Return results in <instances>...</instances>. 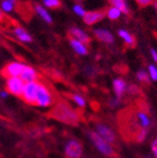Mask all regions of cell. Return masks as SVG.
<instances>
[{
    "label": "cell",
    "instance_id": "19",
    "mask_svg": "<svg viewBox=\"0 0 157 158\" xmlns=\"http://www.w3.org/2000/svg\"><path fill=\"white\" fill-rule=\"evenodd\" d=\"M106 15H108V18L110 20H116L120 17L121 11L119 9H117V8L112 7V8H110V9H108V11H106Z\"/></svg>",
    "mask_w": 157,
    "mask_h": 158
},
{
    "label": "cell",
    "instance_id": "9",
    "mask_svg": "<svg viewBox=\"0 0 157 158\" xmlns=\"http://www.w3.org/2000/svg\"><path fill=\"white\" fill-rule=\"evenodd\" d=\"M104 17H106V11H103V10L89 11V12H86V15H83V21L88 25H92L98 22V21H100V20H102Z\"/></svg>",
    "mask_w": 157,
    "mask_h": 158
},
{
    "label": "cell",
    "instance_id": "10",
    "mask_svg": "<svg viewBox=\"0 0 157 158\" xmlns=\"http://www.w3.org/2000/svg\"><path fill=\"white\" fill-rule=\"evenodd\" d=\"M20 78L22 79L23 81L27 84V82H32V81H36L37 79V73L35 72L32 67L30 66H25V68L23 69L22 74L20 75Z\"/></svg>",
    "mask_w": 157,
    "mask_h": 158
},
{
    "label": "cell",
    "instance_id": "26",
    "mask_svg": "<svg viewBox=\"0 0 157 158\" xmlns=\"http://www.w3.org/2000/svg\"><path fill=\"white\" fill-rule=\"evenodd\" d=\"M136 2H138L141 7H146V6L154 2V0H136Z\"/></svg>",
    "mask_w": 157,
    "mask_h": 158
},
{
    "label": "cell",
    "instance_id": "1",
    "mask_svg": "<svg viewBox=\"0 0 157 158\" xmlns=\"http://www.w3.org/2000/svg\"><path fill=\"white\" fill-rule=\"evenodd\" d=\"M49 113L55 120H58V121L69 124V125H77L80 120L77 111H75L74 109L65 101H61L55 104V106Z\"/></svg>",
    "mask_w": 157,
    "mask_h": 158
},
{
    "label": "cell",
    "instance_id": "6",
    "mask_svg": "<svg viewBox=\"0 0 157 158\" xmlns=\"http://www.w3.org/2000/svg\"><path fill=\"white\" fill-rule=\"evenodd\" d=\"M27 65L22 64L19 62H11L5 66L2 69V76L7 77V78H11V77H20V75L22 74L23 69L25 68Z\"/></svg>",
    "mask_w": 157,
    "mask_h": 158
},
{
    "label": "cell",
    "instance_id": "17",
    "mask_svg": "<svg viewBox=\"0 0 157 158\" xmlns=\"http://www.w3.org/2000/svg\"><path fill=\"white\" fill-rule=\"evenodd\" d=\"M110 3L112 5V7L117 8L123 13H129V8L126 6V2L125 0H109Z\"/></svg>",
    "mask_w": 157,
    "mask_h": 158
},
{
    "label": "cell",
    "instance_id": "21",
    "mask_svg": "<svg viewBox=\"0 0 157 158\" xmlns=\"http://www.w3.org/2000/svg\"><path fill=\"white\" fill-rule=\"evenodd\" d=\"M43 2H44V5L46 6V7L54 8V9L59 8L62 6V3H61V1H59V0H44Z\"/></svg>",
    "mask_w": 157,
    "mask_h": 158
},
{
    "label": "cell",
    "instance_id": "28",
    "mask_svg": "<svg viewBox=\"0 0 157 158\" xmlns=\"http://www.w3.org/2000/svg\"><path fill=\"white\" fill-rule=\"evenodd\" d=\"M151 55H152L153 59L157 63V52L155 51V49H151Z\"/></svg>",
    "mask_w": 157,
    "mask_h": 158
},
{
    "label": "cell",
    "instance_id": "30",
    "mask_svg": "<svg viewBox=\"0 0 157 158\" xmlns=\"http://www.w3.org/2000/svg\"><path fill=\"white\" fill-rule=\"evenodd\" d=\"M0 97H2V98H6V97H7V92H0Z\"/></svg>",
    "mask_w": 157,
    "mask_h": 158
},
{
    "label": "cell",
    "instance_id": "29",
    "mask_svg": "<svg viewBox=\"0 0 157 158\" xmlns=\"http://www.w3.org/2000/svg\"><path fill=\"white\" fill-rule=\"evenodd\" d=\"M5 19H6V15L2 13V11L0 10V22H3L5 21Z\"/></svg>",
    "mask_w": 157,
    "mask_h": 158
},
{
    "label": "cell",
    "instance_id": "15",
    "mask_svg": "<svg viewBox=\"0 0 157 158\" xmlns=\"http://www.w3.org/2000/svg\"><path fill=\"white\" fill-rule=\"evenodd\" d=\"M15 36H17L20 41H22V42H31V41H32L31 35H30L24 29H22V27H15Z\"/></svg>",
    "mask_w": 157,
    "mask_h": 158
},
{
    "label": "cell",
    "instance_id": "31",
    "mask_svg": "<svg viewBox=\"0 0 157 158\" xmlns=\"http://www.w3.org/2000/svg\"><path fill=\"white\" fill-rule=\"evenodd\" d=\"M6 1H10V2H12V3L15 2V0H6Z\"/></svg>",
    "mask_w": 157,
    "mask_h": 158
},
{
    "label": "cell",
    "instance_id": "4",
    "mask_svg": "<svg viewBox=\"0 0 157 158\" xmlns=\"http://www.w3.org/2000/svg\"><path fill=\"white\" fill-rule=\"evenodd\" d=\"M40 82L32 81V82H27L24 85V89L22 92V99L27 103L29 104H34L35 106V99H36L37 89H39Z\"/></svg>",
    "mask_w": 157,
    "mask_h": 158
},
{
    "label": "cell",
    "instance_id": "2",
    "mask_svg": "<svg viewBox=\"0 0 157 158\" xmlns=\"http://www.w3.org/2000/svg\"><path fill=\"white\" fill-rule=\"evenodd\" d=\"M54 102V98H53V94L49 89V87L40 82L39 89H37L36 99H35V106H49Z\"/></svg>",
    "mask_w": 157,
    "mask_h": 158
},
{
    "label": "cell",
    "instance_id": "32",
    "mask_svg": "<svg viewBox=\"0 0 157 158\" xmlns=\"http://www.w3.org/2000/svg\"><path fill=\"white\" fill-rule=\"evenodd\" d=\"M155 8H156V10H157V2L155 3Z\"/></svg>",
    "mask_w": 157,
    "mask_h": 158
},
{
    "label": "cell",
    "instance_id": "3",
    "mask_svg": "<svg viewBox=\"0 0 157 158\" xmlns=\"http://www.w3.org/2000/svg\"><path fill=\"white\" fill-rule=\"evenodd\" d=\"M89 135H90L91 142L93 143V145L98 148V151L101 154L108 156V157H113L116 155V152H114V148L112 147V145L104 141L103 138H101L96 132H90Z\"/></svg>",
    "mask_w": 157,
    "mask_h": 158
},
{
    "label": "cell",
    "instance_id": "11",
    "mask_svg": "<svg viewBox=\"0 0 157 158\" xmlns=\"http://www.w3.org/2000/svg\"><path fill=\"white\" fill-rule=\"evenodd\" d=\"M70 35L73 36V39L77 40L79 42H81L83 44L85 43H89L90 42V37L86 34V33L83 32V30L80 29H77V27H71L70 31H69Z\"/></svg>",
    "mask_w": 157,
    "mask_h": 158
},
{
    "label": "cell",
    "instance_id": "8",
    "mask_svg": "<svg viewBox=\"0 0 157 158\" xmlns=\"http://www.w3.org/2000/svg\"><path fill=\"white\" fill-rule=\"evenodd\" d=\"M65 155L67 158H80L83 155V146L79 142L70 139L65 145Z\"/></svg>",
    "mask_w": 157,
    "mask_h": 158
},
{
    "label": "cell",
    "instance_id": "20",
    "mask_svg": "<svg viewBox=\"0 0 157 158\" xmlns=\"http://www.w3.org/2000/svg\"><path fill=\"white\" fill-rule=\"evenodd\" d=\"M70 98H71V100H73L78 106H80V108H83V106H86V100H85L83 97L80 96V94H71Z\"/></svg>",
    "mask_w": 157,
    "mask_h": 158
},
{
    "label": "cell",
    "instance_id": "25",
    "mask_svg": "<svg viewBox=\"0 0 157 158\" xmlns=\"http://www.w3.org/2000/svg\"><path fill=\"white\" fill-rule=\"evenodd\" d=\"M74 11H75V13H77V15H80V17H83V15H86V11L83 10V8L80 7V6H78V5L74 7Z\"/></svg>",
    "mask_w": 157,
    "mask_h": 158
},
{
    "label": "cell",
    "instance_id": "7",
    "mask_svg": "<svg viewBox=\"0 0 157 158\" xmlns=\"http://www.w3.org/2000/svg\"><path fill=\"white\" fill-rule=\"evenodd\" d=\"M96 133L100 136L101 138H103L106 142H108L109 144H114L117 141L116 134L112 131V128L109 127L108 125L102 123H98L96 125Z\"/></svg>",
    "mask_w": 157,
    "mask_h": 158
},
{
    "label": "cell",
    "instance_id": "14",
    "mask_svg": "<svg viewBox=\"0 0 157 158\" xmlns=\"http://www.w3.org/2000/svg\"><path fill=\"white\" fill-rule=\"evenodd\" d=\"M69 43H70L71 47L75 49V52L79 55H87L88 51H87V47L85 46V44H83L81 42L77 41L75 39H70L69 40Z\"/></svg>",
    "mask_w": 157,
    "mask_h": 158
},
{
    "label": "cell",
    "instance_id": "5",
    "mask_svg": "<svg viewBox=\"0 0 157 158\" xmlns=\"http://www.w3.org/2000/svg\"><path fill=\"white\" fill-rule=\"evenodd\" d=\"M24 85L25 82L20 77H11V78L7 79L6 87H7L8 92H10L13 96L21 97L22 96L23 89H24Z\"/></svg>",
    "mask_w": 157,
    "mask_h": 158
},
{
    "label": "cell",
    "instance_id": "23",
    "mask_svg": "<svg viewBox=\"0 0 157 158\" xmlns=\"http://www.w3.org/2000/svg\"><path fill=\"white\" fill-rule=\"evenodd\" d=\"M148 73H150V78H152L154 81H157V68L154 65L148 66Z\"/></svg>",
    "mask_w": 157,
    "mask_h": 158
},
{
    "label": "cell",
    "instance_id": "24",
    "mask_svg": "<svg viewBox=\"0 0 157 158\" xmlns=\"http://www.w3.org/2000/svg\"><path fill=\"white\" fill-rule=\"evenodd\" d=\"M1 8H2L3 11H7V12H9V11H12L13 10V3L10 2V1H2V3H1Z\"/></svg>",
    "mask_w": 157,
    "mask_h": 158
},
{
    "label": "cell",
    "instance_id": "13",
    "mask_svg": "<svg viewBox=\"0 0 157 158\" xmlns=\"http://www.w3.org/2000/svg\"><path fill=\"white\" fill-rule=\"evenodd\" d=\"M125 89H126V84H125V81L123 79L118 78L113 81V90H114V92H116L118 98L122 97L123 92L125 91Z\"/></svg>",
    "mask_w": 157,
    "mask_h": 158
},
{
    "label": "cell",
    "instance_id": "12",
    "mask_svg": "<svg viewBox=\"0 0 157 158\" xmlns=\"http://www.w3.org/2000/svg\"><path fill=\"white\" fill-rule=\"evenodd\" d=\"M95 34L96 36L100 40L101 42L104 43H112L113 42V35L111 34L109 31H106V30L99 29V30H95Z\"/></svg>",
    "mask_w": 157,
    "mask_h": 158
},
{
    "label": "cell",
    "instance_id": "16",
    "mask_svg": "<svg viewBox=\"0 0 157 158\" xmlns=\"http://www.w3.org/2000/svg\"><path fill=\"white\" fill-rule=\"evenodd\" d=\"M119 35L124 40L125 43H126L130 47L135 46V37L133 36L132 34H130V33L124 31V30H120V31H119Z\"/></svg>",
    "mask_w": 157,
    "mask_h": 158
},
{
    "label": "cell",
    "instance_id": "22",
    "mask_svg": "<svg viewBox=\"0 0 157 158\" xmlns=\"http://www.w3.org/2000/svg\"><path fill=\"white\" fill-rule=\"evenodd\" d=\"M138 78L140 81L146 82V84H148V82L151 81L150 76H148L147 73H145L144 70H140V72H138Z\"/></svg>",
    "mask_w": 157,
    "mask_h": 158
},
{
    "label": "cell",
    "instance_id": "18",
    "mask_svg": "<svg viewBox=\"0 0 157 158\" xmlns=\"http://www.w3.org/2000/svg\"><path fill=\"white\" fill-rule=\"evenodd\" d=\"M35 10H36V12L39 13L40 15H41V18L44 20L45 22H47V23H52V22H53L52 17L49 15V13L47 12L46 10H45V8H43V7H41V6L36 5V6H35Z\"/></svg>",
    "mask_w": 157,
    "mask_h": 158
},
{
    "label": "cell",
    "instance_id": "27",
    "mask_svg": "<svg viewBox=\"0 0 157 158\" xmlns=\"http://www.w3.org/2000/svg\"><path fill=\"white\" fill-rule=\"evenodd\" d=\"M152 152L154 154V156L157 158V138H155L152 142Z\"/></svg>",
    "mask_w": 157,
    "mask_h": 158
}]
</instances>
